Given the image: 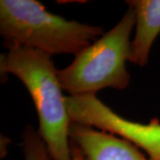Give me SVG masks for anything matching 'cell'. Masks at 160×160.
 <instances>
[{
	"instance_id": "obj_1",
	"label": "cell",
	"mask_w": 160,
	"mask_h": 160,
	"mask_svg": "<svg viewBox=\"0 0 160 160\" xmlns=\"http://www.w3.org/2000/svg\"><path fill=\"white\" fill-rule=\"evenodd\" d=\"M1 75L12 74L26 86L38 117V133L52 160H73L71 120L52 55L25 46H12L1 55Z\"/></svg>"
},
{
	"instance_id": "obj_2",
	"label": "cell",
	"mask_w": 160,
	"mask_h": 160,
	"mask_svg": "<svg viewBox=\"0 0 160 160\" xmlns=\"http://www.w3.org/2000/svg\"><path fill=\"white\" fill-rule=\"evenodd\" d=\"M0 34L7 49L19 46L52 56L77 55L104 35V29L52 13L36 0H1Z\"/></svg>"
},
{
	"instance_id": "obj_3",
	"label": "cell",
	"mask_w": 160,
	"mask_h": 160,
	"mask_svg": "<svg viewBox=\"0 0 160 160\" xmlns=\"http://www.w3.org/2000/svg\"><path fill=\"white\" fill-rule=\"evenodd\" d=\"M136 24L135 10L129 6L113 29L75 55L58 78L69 96L95 95L107 87L125 90L130 83L126 62L131 55V33Z\"/></svg>"
},
{
	"instance_id": "obj_4",
	"label": "cell",
	"mask_w": 160,
	"mask_h": 160,
	"mask_svg": "<svg viewBox=\"0 0 160 160\" xmlns=\"http://www.w3.org/2000/svg\"><path fill=\"white\" fill-rule=\"evenodd\" d=\"M65 101L71 123L118 134L145 150L149 160H160V122L158 118H152L149 124L130 121L117 114L95 95L66 96Z\"/></svg>"
},
{
	"instance_id": "obj_5",
	"label": "cell",
	"mask_w": 160,
	"mask_h": 160,
	"mask_svg": "<svg viewBox=\"0 0 160 160\" xmlns=\"http://www.w3.org/2000/svg\"><path fill=\"white\" fill-rule=\"evenodd\" d=\"M69 139L79 147L85 160H149L129 141L91 126L71 123Z\"/></svg>"
},
{
	"instance_id": "obj_6",
	"label": "cell",
	"mask_w": 160,
	"mask_h": 160,
	"mask_svg": "<svg viewBox=\"0 0 160 160\" xmlns=\"http://www.w3.org/2000/svg\"><path fill=\"white\" fill-rule=\"evenodd\" d=\"M136 13L135 36L131 41L130 62L147 65L150 48L160 34V0H128Z\"/></svg>"
},
{
	"instance_id": "obj_7",
	"label": "cell",
	"mask_w": 160,
	"mask_h": 160,
	"mask_svg": "<svg viewBox=\"0 0 160 160\" xmlns=\"http://www.w3.org/2000/svg\"><path fill=\"white\" fill-rule=\"evenodd\" d=\"M22 136L24 160H52L46 143L33 126H26Z\"/></svg>"
},
{
	"instance_id": "obj_8",
	"label": "cell",
	"mask_w": 160,
	"mask_h": 160,
	"mask_svg": "<svg viewBox=\"0 0 160 160\" xmlns=\"http://www.w3.org/2000/svg\"><path fill=\"white\" fill-rule=\"evenodd\" d=\"M70 149H71V156H72V159L73 160H85L84 155L82 153L81 149L76 144V143L70 140Z\"/></svg>"
},
{
	"instance_id": "obj_9",
	"label": "cell",
	"mask_w": 160,
	"mask_h": 160,
	"mask_svg": "<svg viewBox=\"0 0 160 160\" xmlns=\"http://www.w3.org/2000/svg\"><path fill=\"white\" fill-rule=\"evenodd\" d=\"M11 142V141L9 140V138L3 137V135H1V158L6 157V155L7 154V145Z\"/></svg>"
}]
</instances>
